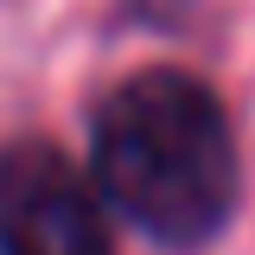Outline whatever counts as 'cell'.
Instances as JSON below:
<instances>
[{"label":"cell","mask_w":255,"mask_h":255,"mask_svg":"<svg viewBox=\"0 0 255 255\" xmlns=\"http://www.w3.org/2000/svg\"><path fill=\"white\" fill-rule=\"evenodd\" d=\"M147 6H166V0H147Z\"/></svg>","instance_id":"3"},{"label":"cell","mask_w":255,"mask_h":255,"mask_svg":"<svg viewBox=\"0 0 255 255\" xmlns=\"http://www.w3.org/2000/svg\"><path fill=\"white\" fill-rule=\"evenodd\" d=\"M96 198L159 249H204L243 198V153L230 109L179 64L134 70L90 115Z\"/></svg>","instance_id":"1"},{"label":"cell","mask_w":255,"mask_h":255,"mask_svg":"<svg viewBox=\"0 0 255 255\" xmlns=\"http://www.w3.org/2000/svg\"><path fill=\"white\" fill-rule=\"evenodd\" d=\"M0 255H115L96 185L51 140L0 153Z\"/></svg>","instance_id":"2"}]
</instances>
